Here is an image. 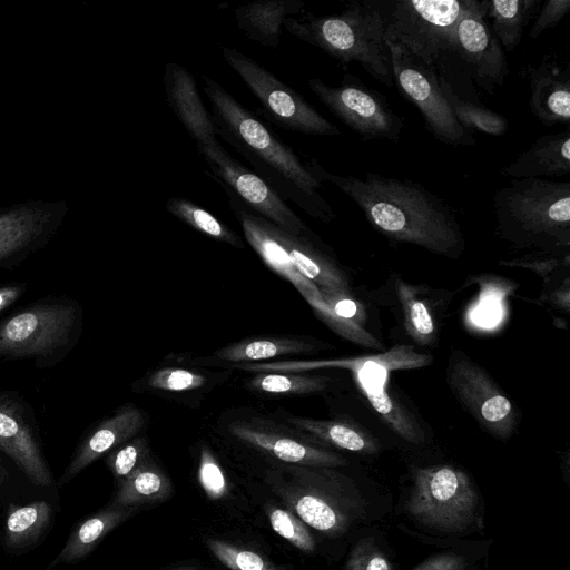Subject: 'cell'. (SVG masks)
I'll return each mask as SVG.
<instances>
[{
  "mask_svg": "<svg viewBox=\"0 0 570 570\" xmlns=\"http://www.w3.org/2000/svg\"><path fill=\"white\" fill-rule=\"evenodd\" d=\"M306 163L321 183L344 193L390 240L420 246L450 258L463 253L465 242L455 214L423 185L375 173H366L364 177L340 175L326 170L314 158Z\"/></svg>",
  "mask_w": 570,
  "mask_h": 570,
  "instance_id": "cell-1",
  "label": "cell"
},
{
  "mask_svg": "<svg viewBox=\"0 0 570 570\" xmlns=\"http://www.w3.org/2000/svg\"><path fill=\"white\" fill-rule=\"evenodd\" d=\"M203 90L210 105L217 137L237 150L284 200L309 216L330 223L335 213L320 193L322 183L306 160L240 105L220 83L203 76Z\"/></svg>",
  "mask_w": 570,
  "mask_h": 570,
  "instance_id": "cell-2",
  "label": "cell"
},
{
  "mask_svg": "<svg viewBox=\"0 0 570 570\" xmlns=\"http://www.w3.org/2000/svg\"><path fill=\"white\" fill-rule=\"evenodd\" d=\"M283 27L342 63L356 62L384 86H394L385 16L375 3L353 0L337 14L291 17Z\"/></svg>",
  "mask_w": 570,
  "mask_h": 570,
  "instance_id": "cell-3",
  "label": "cell"
},
{
  "mask_svg": "<svg viewBox=\"0 0 570 570\" xmlns=\"http://www.w3.org/2000/svg\"><path fill=\"white\" fill-rule=\"evenodd\" d=\"M498 232L518 246L568 249L570 245V183L511 179L493 196Z\"/></svg>",
  "mask_w": 570,
  "mask_h": 570,
  "instance_id": "cell-4",
  "label": "cell"
},
{
  "mask_svg": "<svg viewBox=\"0 0 570 570\" xmlns=\"http://www.w3.org/2000/svg\"><path fill=\"white\" fill-rule=\"evenodd\" d=\"M407 517L443 534H465L483 527V504L470 475L451 464L416 468L404 501Z\"/></svg>",
  "mask_w": 570,
  "mask_h": 570,
  "instance_id": "cell-5",
  "label": "cell"
},
{
  "mask_svg": "<svg viewBox=\"0 0 570 570\" xmlns=\"http://www.w3.org/2000/svg\"><path fill=\"white\" fill-rule=\"evenodd\" d=\"M284 472L291 482L282 487V494L306 525L340 537L370 515L365 495L333 468L295 465Z\"/></svg>",
  "mask_w": 570,
  "mask_h": 570,
  "instance_id": "cell-6",
  "label": "cell"
},
{
  "mask_svg": "<svg viewBox=\"0 0 570 570\" xmlns=\"http://www.w3.org/2000/svg\"><path fill=\"white\" fill-rule=\"evenodd\" d=\"M81 327L75 301L41 299L0 322V358H33L38 367H50L73 348Z\"/></svg>",
  "mask_w": 570,
  "mask_h": 570,
  "instance_id": "cell-7",
  "label": "cell"
},
{
  "mask_svg": "<svg viewBox=\"0 0 570 570\" xmlns=\"http://www.w3.org/2000/svg\"><path fill=\"white\" fill-rule=\"evenodd\" d=\"M469 0H397L383 9L385 40L403 46L429 66L453 51L455 26Z\"/></svg>",
  "mask_w": 570,
  "mask_h": 570,
  "instance_id": "cell-8",
  "label": "cell"
},
{
  "mask_svg": "<svg viewBox=\"0 0 570 570\" xmlns=\"http://www.w3.org/2000/svg\"><path fill=\"white\" fill-rule=\"evenodd\" d=\"M226 63L259 101L265 117L291 131L313 136H340L341 130L323 117L304 97L245 53L223 48Z\"/></svg>",
  "mask_w": 570,
  "mask_h": 570,
  "instance_id": "cell-9",
  "label": "cell"
},
{
  "mask_svg": "<svg viewBox=\"0 0 570 570\" xmlns=\"http://www.w3.org/2000/svg\"><path fill=\"white\" fill-rule=\"evenodd\" d=\"M394 85L421 112L426 129L450 146H474L472 132L455 119L440 85V76L400 43L385 40Z\"/></svg>",
  "mask_w": 570,
  "mask_h": 570,
  "instance_id": "cell-10",
  "label": "cell"
},
{
  "mask_svg": "<svg viewBox=\"0 0 570 570\" xmlns=\"http://www.w3.org/2000/svg\"><path fill=\"white\" fill-rule=\"evenodd\" d=\"M307 83L316 98L362 139L400 140L404 118L391 108L384 96L357 77L344 73L336 87L318 78H311Z\"/></svg>",
  "mask_w": 570,
  "mask_h": 570,
  "instance_id": "cell-11",
  "label": "cell"
},
{
  "mask_svg": "<svg viewBox=\"0 0 570 570\" xmlns=\"http://www.w3.org/2000/svg\"><path fill=\"white\" fill-rule=\"evenodd\" d=\"M209 175L255 214L297 236L314 233L286 202L258 175L243 166L217 142L198 147Z\"/></svg>",
  "mask_w": 570,
  "mask_h": 570,
  "instance_id": "cell-12",
  "label": "cell"
},
{
  "mask_svg": "<svg viewBox=\"0 0 570 570\" xmlns=\"http://www.w3.org/2000/svg\"><path fill=\"white\" fill-rule=\"evenodd\" d=\"M432 363V356L416 352L410 345H395L389 351L370 355L368 361L353 373L372 407L404 441L419 444L425 434L415 416L387 390L392 371L412 370Z\"/></svg>",
  "mask_w": 570,
  "mask_h": 570,
  "instance_id": "cell-13",
  "label": "cell"
},
{
  "mask_svg": "<svg viewBox=\"0 0 570 570\" xmlns=\"http://www.w3.org/2000/svg\"><path fill=\"white\" fill-rule=\"evenodd\" d=\"M448 383L471 415L490 434L507 440L517 428L518 414L510 399L489 373L462 352L452 354Z\"/></svg>",
  "mask_w": 570,
  "mask_h": 570,
  "instance_id": "cell-14",
  "label": "cell"
},
{
  "mask_svg": "<svg viewBox=\"0 0 570 570\" xmlns=\"http://www.w3.org/2000/svg\"><path fill=\"white\" fill-rule=\"evenodd\" d=\"M487 0H469L454 30L453 50L464 61L474 82L493 94L509 75L503 48L485 18Z\"/></svg>",
  "mask_w": 570,
  "mask_h": 570,
  "instance_id": "cell-15",
  "label": "cell"
},
{
  "mask_svg": "<svg viewBox=\"0 0 570 570\" xmlns=\"http://www.w3.org/2000/svg\"><path fill=\"white\" fill-rule=\"evenodd\" d=\"M0 451L7 454L36 485L48 487L52 476L23 406L0 395Z\"/></svg>",
  "mask_w": 570,
  "mask_h": 570,
  "instance_id": "cell-16",
  "label": "cell"
},
{
  "mask_svg": "<svg viewBox=\"0 0 570 570\" xmlns=\"http://www.w3.org/2000/svg\"><path fill=\"white\" fill-rule=\"evenodd\" d=\"M229 431L240 441L286 463L333 469L346 464V460L342 455L282 434L269 429L263 422L254 420L235 422L229 425Z\"/></svg>",
  "mask_w": 570,
  "mask_h": 570,
  "instance_id": "cell-17",
  "label": "cell"
},
{
  "mask_svg": "<svg viewBox=\"0 0 570 570\" xmlns=\"http://www.w3.org/2000/svg\"><path fill=\"white\" fill-rule=\"evenodd\" d=\"M164 87L169 107L194 138L197 148L219 142L212 115L190 72L176 62L166 63Z\"/></svg>",
  "mask_w": 570,
  "mask_h": 570,
  "instance_id": "cell-18",
  "label": "cell"
},
{
  "mask_svg": "<svg viewBox=\"0 0 570 570\" xmlns=\"http://www.w3.org/2000/svg\"><path fill=\"white\" fill-rule=\"evenodd\" d=\"M226 195L246 240L263 262L291 282L302 296L320 294V288L295 269L285 248L273 234L271 222L255 214L232 194L226 193Z\"/></svg>",
  "mask_w": 570,
  "mask_h": 570,
  "instance_id": "cell-19",
  "label": "cell"
},
{
  "mask_svg": "<svg viewBox=\"0 0 570 570\" xmlns=\"http://www.w3.org/2000/svg\"><path fill=\"white\" fill-rule=\"evenodd\" d=\"M144 424V414L134 404L120 407L81 441L60 479V484L67 483L98 458L131 440Z\"/></svg>",
  "mask_w": 570,
  "mask_h": 570,
  "instance_id": "cell-20",
  "label": "cell"
},
{
  "mask_svg": "<svg viewBox=\"0 0 570 570\" xmlns=\"http://www.w3.org/2000/svg\"><path fill=\"white\" fill-rule=\"evenodd\" d=\"M530 110L543 125L570 120V67L556 60H544L528 68Z\"/></svg>",
  "mask_w": 570,
  "mask_h": 570,
  "instance_id": "cell-21",
  "label": "cell"
},
{
  "mask_svg": "<svg viewBox=\"0 0 570 570\" xmlns=\"http://www.w3.org/2000/svg\"><path fill=\"white\" fill-rule=\"evenodd\" d=\"M271 228L288 254L293 266L303 277L313 282L318 288L350 292L346 274L322 248L315 234L293 235L273 223Z\"/></svg>",
  "mask_w": 570,
  "mask_h": 570,
  "instance_id": "cell-22",
  "label": "cell"
},
{
  "mask_svg": "<svg viewBox=\"0 0 570 570\" xmlns=\"http://www.w3.org/2000/svg\"><path fill=\"white\" fill-rule=\"evenodd\" d=\"M570 173V130L538 138L527 150L501 169L511 179L561 177Z\"/></svg>",
  "mask_w": 570,
  "mask_h": 570,
  "instance_id": "cell-23",
  "label": "cell"
},
{
  "mask_svg": "<svg viewBox=\"0 0 570 570\" xmlns=\"http://www.w3.org/2000/svg\"><path fill=\"white\" fill-rule=\"evenodd\" d=\"M304 12L302 0H257L235 10L237 27L250 40L276 48L286 19Z\"/></svg>",
  "mask_w": 570,
  "mask_h": 570,
  "instance_id": "cell-24",
  "label": "cell"
},
{
  "mask_svg": "<svg viewBox=\"0 0 570 570\" xmlns=\"http://www.w3.org/2000/svg\"><path fill=\"white\" fill-rule=\"evenodd\" d=\"M132 509L111 505L91 515L69 535L63 549L47 570L59 563H72L86 557L112 529L131 517Z\"/></svg>",
  "mask_w": 570,
  "mask_h": 570,
  "instance_id": "cell-25",
  "label": "cell"
},
{
  "mask_svg": "<svg viewBox=\"0 0 570 570\" xmlns=\"http://www.w3.org/2000/svg\"><path fill=\"white\" fill-rule=\"evenodd\" d=\"M288 421L316 439L350 452L376 454L377 439L360 424L348 420H315L289 416Z\"/></svg>",
  "mask_w": 570,
  "mask_h": 570,
  "instance_id": "cell-26",
  "label": "cell"
},
{
  "mask_svg": "<svg viewBox=\"0 0 570 570\" xmlns=\"http://www.w3.org/2000/svg\"><path fill=\"white\" fill-rule=\"evenodd\" d=\"M317 344L298 338L264 337L234 343L216 351L215 356L235 364L258 363L282 355L305 354L317 351Z\"/></svg>",
  "mask_w": 570,
  "mask_h": 570,
  "instance_id": "cell-27",
  "label": "cell"
},
{
  "mask_svg": "<svg viewBox=\"0 0 570 570\" xmlns=\"http://www.w3.org/2000/svg\"><path fill=\"white\" fill-rule=\"evenodd\" d=\"M540 0H487L485 18L503 50L511 52L520 43L523 30Z\"/></svg>",
  "mask_w": 570,
  "mask_h": 570,
  "instance_id": "cell-28",
  "label": "cell"
},
{
  "mask_svg": "<svg viewBox=\"0 0 570 570\" xmlns=\"http://www.w3.org/2000/svg\"><path fill=\"white\" fill-rule=\"evenodd\" d=\"M173 491L169 479L149 460L120 481L114 505L134 509L166 500Z\"/></svg>",
  "mask_w": 570,
  "mask_h": 570,
  "instance_id": "cell-29",
  "label": "cell"
},
{
  "mask_svg": "<svg viewBox=\"0 0 570 570\" xmlns=\"http://www.w3.org/2000/svg\"><path fill=\"white\" fill-rule=\"evenodd\" d=\"M440 85L455 119L463 128L471 132L475 130L494 137L507 132L509 124L502 115L459 96L442 76H440Z\"/></svg>",
  "mask_w": 570,
  "mask_h": 570,
  "instance_id": "cell-30",
  "label": "cell"
},
{
  "mask_svg": "<svg viewBox=\"0 0 570 570\" xmlns=\"http://www.w3.org/2000/svg\"><path fill=\"white\" fill-rule=\"evenodd\" d=\"M51 512L46 501L11 507L6 521V543L11 548H24L36 541L48 525Z\"/></svg>",
  "mask_w": 570,
  "mask_h": 570,
  "instance_id": "cell-31",
  "label": "cell"
},
{
  "mask_svg": "<svg viewBox=\"0 0 570 570\" xmlns=\"http://www.w3.org/2000/svg\"><path fill=\"white\" fill-rule=\"evenodd\" d=\"M165 207L194 229L234 247H244L242 238L233 229L196 203L183 197H171L166 200Z\"/></svg>",
  "mask_w": 570,
  "mask_h": 570,
  "instance_id": "cell-32",
  "label": "cell"
},
{
  "mask_svg": "<svg viewBox=\"0 0 570 570\" xmlns=\"http://www.w3.org/2000/svg\"><path fill=\"white\" fill-rule=\"evenodd\" d=\"M395 286L409 335L420 344H430L435 336V322L422 291L402 279Z\"/></svg>",
  "mask_w": 570,
  "mask_h": 570,
  "instance_id": "cell-33",
  "label": "cell"
},
{
  "mask_svg": "<svg viewBox=\"0 0 570 570\" xmlns=\"http://www.w3.org/2000/svg\"><path fill=\"white\" fill-rule=\"evenodd\" d=\"M331 379L323 375L262 372L250 379L248 386L272 394H309L328 387Z\"/></svg>",
  "mask_w": 570,
  "mask_h": 570,
  "instance_id": "cell-34",
  "label": "cell"
},
{
  "mask_svg": "<svg viewBox=\"0 0 570 570\" xmlns=\"http://www.w3.org/2000/svg\"><path fill=\"white\" fill-rule=\"evenodd\" d=\"M303 297L311 305L315 315L335 334L364 347L383 348V344L362 325L336 315L323 301L321 293L317 295L308 294Z\"/></svg>",
  "mask_w": 570,
  "mask_h": 570,
  "instance_id": "cell-35",
  "label": "cell"
},
{
  "mask_svg": "<svg viewBox=\"0 0 570 570\" xmlns=\"http://www.w3.org/2000/svg\"><path fill=\"white\" fill-rule=\"evenodd\" d=\"M267 515L273 530L292 546L306 553L315 550V540L306 524L293 512L282 508H269Z\"/></svg>",
  "mask_w": 570,
  "mask_h": 570,
  "instance_id": "cell-36",
  "label": "cell"
},
{
  "mask_svg": "<svg viewBox=\"0 0 570 570\" xmlns=\"http://www.w3.org/2000/svg\"><path fill=\"white\" fill-rule=\"evenodd\" d=\"M212 553L229 570H278L255 551L218 539H208Z\"/></svg>",
  "mask_w": 570,
  "mask_h": 570,
  "instance_id": "cell-37",
  "label": "cell"
},
{
  "mask_svg": "<svg viewBox=\"0 0 570 570\" xmlns=\"http://www.w3.org/2000/svg\"><path fill=\"white\" fill-rule=\"evenodd\" d=\"M343 570H394V568L383 547L373 535H367L353 544Z\"/></svg>",
  "mask_w": 570,
  "mask_h": 570,
  "instance_id": "cell-38",
  "label": "cell"
},
{
  "mask_svg": "<svg viewBox=\"0 0 570 570\" xmlns=\"http://www.w3.org/2000/svg\"><path fill=\"white\" fill-rule=\"evenodd\" d=\"M148 460V444L145 438L129 440L112 451L106 462L115 478L122 481Z\"/></svg>",
  "mask_w": 570,
  "mask_h": 570,
  "instance_id": "cell-39",
  "label": "cell"
},
{
  "mask_svg": "<svg viewBox=\"0 0 570 570\" xmlns=\"http://www.w3.org/2000/svg\"><path fill=\"white\" fill-rule=\"evenodd\" d=\"M482 557L480 549L453 547L430 556L412 570H474Z\"/></svg>",
  "mask_w": 570,
  "mask_h": 570,
  "instance_id": "cell-40",
  "label": "cell"
},
{
  "mask_svg": "<svg viewBox=\"0 0 570 570\" xmlns=\"http://www.w3.org/2000/svg\"><path fill=\"white\" fill-rule=\"evenodd\" d=\"M206 383V377L196 372L177 368L165 367L154 372L148 379V385L155 390L181 392L196 390Z\"/></svg>",
  "mask_w": 570,
  "mask_h": 570,
  "instance_id": "cell-41",
  "label": "cell"
},
{
  "mask_svg": "<svg viewBox=\"0 0 570 570\" xmlns=\"http://www.w3.org/2000/svg\"><path fill=\"white\" fill-rule=\"evenodd\" d=\"M198 481L210 500H220L228 493L226 476L219 463L207 448H203L200 452Z\"/></svg>",
  "mask_w": 570,
  "mask_h": 570,
  "instance_id": "cell-42",
  "label": "cell"
},
{
  "mask_svg": "<svg viewBox=\"0 0 570 570\" xmlns=\"http://www.w3.org/2000/svg\"><path fill=\"white\" fill-rule=\"evenodd\" d=\"M323 301L338 316L363 326L365 322L364 307L354 299L350 292L320 288Z\"/></svg>",
  "mask_w": 570,
  "mask_h": 570,
  "instance_id": "cell-43",
  "label": "cell"
},
{
  "mask_svg": "<svg viewBox=\"0 0 570 570\" xmlns=\"http://www.w3.org/2000/svg\"><path fill=\"white\" fill-rule=\"evenodd\" d=\"M570 11V0H547L539 9L535 20L529 31L537 39L546 30L556 27Z\"/></svg>",
  "mask_w": 570,
  "mask_h": 570,
  "instance_id": "cell-44",
  "label": "cell"
},
{
  "mask_svg": "<svg viewBox=\"0 0 570 570\" xmlns=\"http://www.w3.org/2000/svg\"><path fill=\"white\" fill-rule=\"evenodd\" d=\"M500 264L507 265V266H520V267H527L531 271H534L542 276H547V274L551 273L554 268H557L560 265V261L556 258L550 259H512V261H501Z\"/></svg>",
  "mask_w": 570,
  "mask_h": 570,
  "instance_id": "cell-45",
  "label": "cell"
},
{
  "mask_svg": "<svg viewBox=\"0 0 570 570\" xmlns=\"http://www.w3.org/2000/svg\"><path fill=\"white\" fill-rule=\"evenodd\" d=\"M26 291L24 283L0 285V312L16 303Z\"/></svg>",
  "mask_w": 570,
  "mask_h": 570,
  "instance_id": "cell-46",
  "label": "cell"
},
{
  "mask_svg": "<svg viewBox=\"0 0 570 570\" xmlns=\"http://www.w3.org/2000/svg\"><path fill=\"white\" fill-rule=\"evenodd\" d=\"M569 285L568 282L564 285V288H560L559 292L554 296V301L566 309L569 308Z\"/></svg>",
  "mask_w": 570,
  "mask_h": 570,
  "instance_id": "cell-47",
  "label": "cell"
},
{
  "mask_svg": "<svg viewBox=\"0 0 570 570\" xmlns=\"http://www.w3.org/2000/svg\"><path fill=\"white\" fill-rule=\"evenodd\" d=\"M178 570H196L194 568H183V569H178Z\"/></svg>",
  "mask_w": 570,
  "mask_h": 570,
  "instance_id": "cell-48",
  "label": "cell"
}]
</instances>
